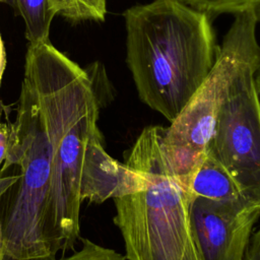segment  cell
<instances>
[{
	"instance_id": "obj_21",
	"label": "cell",
	"mask_w": 260,
	"mask_h": 260,
	"mask_svg": "<svg viewBox=\"0 0 260 260\" xmlns=\"http://www.w3.org/2000/svg\"><path fill=\"white\" fill-rule=\"evenodd\" d=\"M3 1H5V0H0V2H3Z\"/></svg>"
},
{
	"instance_id": "obj_8",
	"label": "cell",
	"mask_w": 260,
	"mask_h": 260,
	"mask_svg": "<svg viewBox=\"0 0 260 260\" xmlns=\"http://www.w3.org/2000/svg\"><path fill=\"white\" fill-rule=\"evenodd\" d=\"M148 186L145 174L122 164L107 153L103 135L95 138L89 148L80 186V199L103 203L143 191Z\"/></svg>"
},
{
	"instance_id": "obj_10",
	"label": "cell",
	"mask_w": 260,
	"mask_h": 260,
	"mask_svg": "<svg viewBox=\"0 0 260 260\" xmlns=\"http://www.w3.org/2000/svg\"><path fill=\"white\" fill-rule=\"evenodd\" d=\"M21 16L25 26V37L29 45L49 41L50 27L58 14L54 0H5Z\"/></svg>"
},
{
	"instance_id": "obj_4",
	"label": "cell",
	"mask_w": 260,
	"mask_h": 260,
	"mask_svg": "<svg viewBox=\"0 0 260 260\" xmlns=\"http://www.w3.org/2000/svg\"><path fill=\"white\" fill-rule=\"evenodd\" d=\"M8 125L9 147L0 175H13L15 181L0 197L3 254L16 259L53 257L45 238L52 142L39 93L25 74L16 120Z\"/></svg>"
},
{
	"instance_id": "obj_2",
	"label": "cell",
	"mask_w": 260,
	"mask_h": 260,
	"mask_svg": "<svg viewBox=\"0 0 260 260\" xmlns=\"http://www.w3.org/2000/svg\"><path fill=\"white\" fill-rule=\"evenodd\" d=\"M126 61L140 100L173 122L217 56L209 15L182 0H153L123 13Z\"/></svg>"
},
{
	"instance_id": "obj_1",
	"label": "cell",
	"mask_w": 260,
	"mask_h": 260,
	"mask_svg": "<svg viewBox=\"0 0 260 260\" xmlns=\"http://www.w3.org/2000/svg\"><path fill=\"white\" fill-rule=\"evenodd\" d=\"M24 74L39 93L52 142V177L45 217L50 254L73 249L79 239L80 186L98 127L100 106L88 72L50 41L29 45Z\"/></svg>"
},
{
	"instance_id": "obj_17",
	"label": "cell",
	"mask_w": 260,
	"mask_h": 260,
	"mask_svg": "<svg viewBox=\"0 0 260 260\" xmlns=\"http://www.w3.org/2000/svg\"><path fill=\"white\" fill-rule=\"evenodd\" d=\"M5 66H6V54H5V49H4L3 41L0 34V84H1L2 75L5 70Z\"/></svg>"
},
{
	"instance_id": "obj_5",
	"label": "cell",
	"mask_w": 260,
	"mask_h": 260,
	"mask_svg": "<svg viewBox=\"0 0 260 260\" xmlns=\"http://www.w3.org/2000/svg\"><path fill=\"white\" fill-rule=\"evenodd\" d=\"M258 21L253 12L235 15L209 75L179 116L166 127L162 139L166 158L188 192L211 140L225 84L236 67L260 47L256 39Z\"/></svg>"
},
{
	"instance_id": "obj_20",
	"label": "cell",
	"mask_w": 260,
	"mask_h": 260,
	"mask_svg": "<svg viewBox=\"0 0 260 260\" xmlns=\"http://www.w3.org/2000/svg\"><path fill=\"white\" fill-rule=\"evenodd\" d=\"M3 248H4V239H3V225L0 219V260L3 255Z\"/></svg>"
},
{
	"instance_id": "obj_9",
	"label": "cell",
	"mask_w": 260,
	"mask_h": 260,
	"mask_svg": "<svg viewBox=\"0 0 260 260\" xmlns=\"http://www.w3.org/2000/svg\"><path fill=\"white\" fill-rule=\"evenodd\" d=\"M189 195L219 202L247 199L229 171L207 150L191 180Z\"/></svg>"
},
{
	"instance_id": "obj_18",
	"label": "cell",
	"mask_w": 260,
	"mask_h": 260,
	"mask_svg": "<svg viewBox=\"0 0 260 260\" xmlns=\"http://www.w3.org/2000/svg\"><path fill=\"white\" fill-rule=\"evenodd\" d=\"M55 258L56 257H39V258H30V259H16L3 254L1 260H55Z\"/></svg>"
},
{
	"instance_id": "obj_15",
	"label": "cell",
	"mask_w": 260,
	"mask_h": 260,
	"mask_svg": "<svg viewBox=\"0 0 260 260\" xmlns=\"http://www.w3.org/2000/svg\"><path fill=\"white\" fill-rule=\"evenodd\" d=\"M9 147V125L0 124V170L6 159Z\"/></svg>"
},
{
	"instance_id": "obj_3",
	"label": "cell",
	"mask_w": 260,
	"mask_h": 260,
	"mask_svg": "<svg viewBox=\"0 0 260 260\" xmlns=\"http://www.w3.org/2000/svg\"><path fill=\"white\" fill-rule=\"evenodd\" d=\"M166 127H145L125 151V164L142 171L145 190L115 198L126 260H201L189 216L191 197L162 149Z\"/></svg>"
},
{
	"instance_id": "obj_13",
	"label": "cell",
	"mask_w": 260,
	"mask_h": 260,
	"mask_svg": "<svg viewBox=\"0 0 260 260\" xmlns=\"http://www.w3.org/2000/svg\"><path fill=\"white\" fill-rule=\"evenodd\" d=\"M55 260H126L125 256L113 249L102 247L88 239H82V247L68 257Z\"/></svg>"
},
{
	"instance_id": "obj_19",
	"label": "cell",
	"mask_w": 260,
	"mask_h": 260,
	"mask_svg": "<svg viewBox=\"0 0 260 260\" xmlns=\"http://www.w3.org/2000/svg\"><path fill=\"white\" fill-rule=\"evenodd\" d=\"M254 81H255V87H256V90H257V93H258V98H259V101H260V66L258 67V69L255 72Z\"/></svg>"
},
{
	"instance_id": "obj_14",
	"label": "cell",
	"mask_w": 260,
	"mask_h": 260,
	"mask_svg": "<svg viewBox=\"0 0 260 260\" xmlns=\"http://www.w3.org/2000/svg\"><path fill=\"white\" fill-rule=\"evenodd\" d=\"M243 260H260V228L251 236Z\"/></svg>"
},
{
	"instance_id": "obj_16",
	"label": "cell",
	"mask_w": 260,
	"mask_h": 260,
	"mask_svg": "<svg viewBox=\"0 0 260 260\" xmlns=\"http://www.w3.org/2000/svg\"><path fill=\"white\" fill-rule=\"evenodd\" d=\"M14 181L15 177L13 175H0V197L12 186Z\"/></svg>"
},
{
	"instance_id": "obj_6",
	"label": "cell",
	"mask_w": 260,
	"mask_h": 260,
	"mask_svg": "<svg viewBox=\"0 0 260 260\" xmlns=\"http://www.w3.org/2000/svg\"><path fill=\"white\" fill-rule=\"evenodd\" d=\"M260 47L234 70L223 89L209 151L229 171L244 196L260 206V101L254 75Z\"/></svg>"
},
{
	"instance_id": "obj_7",
	"label": "cell",
	"mask_w": 260,
	"mask_h": 260,
	"mask_svg": "<svg viewBox=\"0 0 260 260\" xmlns=\"http://www.w3.org/2000/svg\"><path fill=\"white\" fill-rule=\"evenodd\" d=\"M189 216L201 260H243L260 206L247 199L219 202L193 197Z\"/></svg>"
},
{
	"instance_id": "obj_11",
	"label": "cell",
	"mask_w": 260,
	"mask_h": 260,
	"mask_svg": "<svg viewBox=\"0 0 260 260\" xmlns=\"http://www.w3.org/2000/svg\"><path fill=\"white\" fill-rule=\"evenodd\" d=\"M58 15L78 22L104 21L107 13L106 0H54Z\"/></svg>"
},
{
	"instance_id": "obj_12",
	"label": "cell",
	"mask_w": 260,
	"mask_h": 260,
	"mask_svg": "<svg viewBox=\"0 0 260 260\" xmlns=\"http://www.w3.org/2000/svg\"><path fill=\"white\" fill-rule=\"evenodd\" d=\"M190 7L210 15L253 12L260 20V0H182Z\"/></svg>"
}]
</instances>
